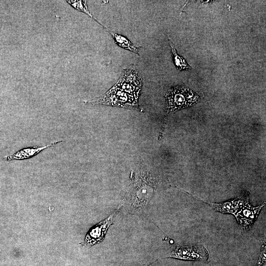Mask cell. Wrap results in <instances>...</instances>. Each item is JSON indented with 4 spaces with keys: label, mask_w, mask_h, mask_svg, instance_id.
I'll return each mask as SVG.
<instances>
[{
    "label": "cell",
    "mask_w": 266,
    "mask_h": 266,
    "mask_svg": "<svg viewBox=\"0 0 266 266\" xmlns=\"http://www.w3.org/2000/svg\"><path fill=\"white\" fill-rule=\"evenodd\" d=\"M266 202L258 206L254 207L249 203L241 208L234 215L240 227L243 230H249L257 220Z\"/></svg>",
    "instance_id": "obj_8"
},
{
    "label": "cell",
    "mask_w": 266,
    "mask_h": 266,
    "mask_svg": "<svg viewBox=\"0 0 266 266\" xmlns=\"http://www.w3.org/2000/svg\"><path fill=\"white\" fill-rule=\"evenodd\" d=\"M63 141V140L56 141L55 142H53L47 145L42 147L36 146L24 148L17 151L16 153H14L12 155L5 157L4 159L6 161H10L13 160H20L31 158L32 157H34L37 154H38L39 152L43 151V150L47 149L49 147H53L59 143L62 142Z\"/></svg>",
    "instance_id": "obj_9"
},
{
    "label": "cell",
    "mask_w": 266,
    "mask_h": 266,
    "mask_svg": "<svg viewBox=\"0 0 266 266\" xmlns=\"http://www.w3.org/2000/svg\"><path fill=\"white\" fill-rule=\"evenodd\" d=\"M142 85L143 79L137 70L130 67L123 70L114 86L138 99Z\"/></svg>",
    "instance_id": "obj_5"
},
{
    "label": "cell",
    "mask_w": 266,
    "mask_h": 266,
    "mask_svg": "<svg viewBox=\"0 0 266 266\" xmlns=\"http://www.w3.org/2000/svg\"><path fill=\"white\" fill-rule=\"evenodd\" d=\"M266 262V244L263 243L262 248H261V252L259 258L258 259V261L257 263V265L255 266H263L264 263Z\"/></svg>",
    "instance_id": "obj_13"
},
{
    "label": "cell",
    "mask_w": 266,
    "mask_h": 266,
    "mask_svg": "<svg viewBox=\"0 0 266 266\" xmlns=\"http://www.w3.org/2000/svg\"><path fill=\"white\" fill-rule=\"evenodd\" d=\"M166 258L206 262L209 259V253L203 245L182 244L176 245Z\"/></svg>",
    "instance_id": "obj_4"
},
{
    "label": "cell",
    "mask_w": 266,
    "mask_h": 266,
    "mask_svg": "<svg viewBox=\"0 0 266 266\" xmlns=\"http://www.w3.org/2000/svg\"><path fill=\"white\" fill-rule=\"evenodd\" d=\"M122 205L123 203L120 204L113 213L93 226L88 231L85 238L86 245L93 246L103 240L108 228L113 224L114 215Z\"/></svg>",
    "instance_id": "obj_7"
},
{
    "label": "cell",
    "mask_w": 266,
    "mask_h": 266,
    "mask_svg": "<svg viewBox=\"0 0 266 266\" xmlns=\"http://www.w3.org/2000/svg\"><path fill=\"white\" fill-rule=\"evenodd\" d=\"M168 41L171 48L174 63L177 69L179 70L190 69L191 67L188 65L184 59L178 54L173 43L170 40Z\"/></svg>",
    "instance_id": "obj_11"
},
{
    "label": "cell",
    "mask_w": 266,
    "mask_h": 266,
    "mask_svg": "<svg viewBox=\"0 0 266 266\" xmlns=\"http://www.w3.org/2000/svg\"><path fill=\"white\" fill-rule=\"evenodd\" d=\"M91 105L103 104L128 109L140 110L138 99L113 86L103 95L84 101Z\"/></svg>",
    "instance_id": "obj_2"
},
{
    "label": "cell",
    "mask_w": 266,
    "mask_h": 266,
    "mask_svg": "<svg viewBox=\"0 0 266 266\" xmlns=\"http://www.w3.org/2000/svg\"><path fill=\"white\" fill-rule=\"evenodd\" d=\"M106 31L112 36L115 40V42L120 47L133 52L138 55H139V51L141 47H135L132 42L126 37L112 32L108 29Z\"/></svg>",
    "instance_id": "obj_10"
},
{
    "label": "cell",
    "mask_w": 266,
    "mask_h": 266,
    "mask_svg": "<svg viewBox=\"0 0 266 266\" xmlns=\"http://www.w3.org/2000/svg\"><path fill=\"white\" fill-rule=\"evenodd\" d=\"M165 97L167 101V114L192 106L200 99L196 92L183 86L170 88Z\"/></svg>",
    "instance_id": "obj_3"
},
{
    "label": "cell",
    "mask_w": 266,
    "mask_h": 266,
    "mask_svg": "<svg viewBox=\"0 0 266 266\" xmlns=\"http://www.w3.org/2000/svg\"><path fill=\"white\" fill-rule=\"evenodd\" d=\"M157 181L147 170L141 168L136 172L131 193L130 209L133 212L142 211L152 198Z\"/></svg>",
    "instance_id": "obj_1"
},
{
    "label": "cell",
    "mask_w": 266,
    "mask_h": 266,
    "mask_svg": "<svg viewBox=\"0 0 266 266\" xmlns=\"http://www.w3.org/2000/svg\"><path fill=\"white\" fill-rule=\"evenodd\" d=\"M182 191V189H181ZM186 192L185 191H184ZM186 193L194 196L204 202L208 204L216 211L225 214H232L234 215L241 208L248 203H249V193L247 191H243L242 193L238 197L220 203H214L205 200L194 195Z\"/></svg>",
    "instance_id": "obj_6"
},
{
    "label": "cell",
    "mask_w": 266,
    "mask_h": 266,
    "mask_svg": "<svg viewBox=\"0 0 266 266\" xmlns=\"http://www.w3.org/2000/svg\"><path fill=\"white\" fill-rule=\"evenodd\" d=\"M66 1L73 8H74L78 11H79L80 12L85 13L86 14L88 15L89 17H90L91 18L96 21L99 24L101 25L103 28L106 29L105 27H104L100 22H99V21L97 19H96L93 16V15L91 14V13L88 10L86 1L85 0H66Z\"/></svg>",
    "instance_id": "obj_12"
}]
</instances>
